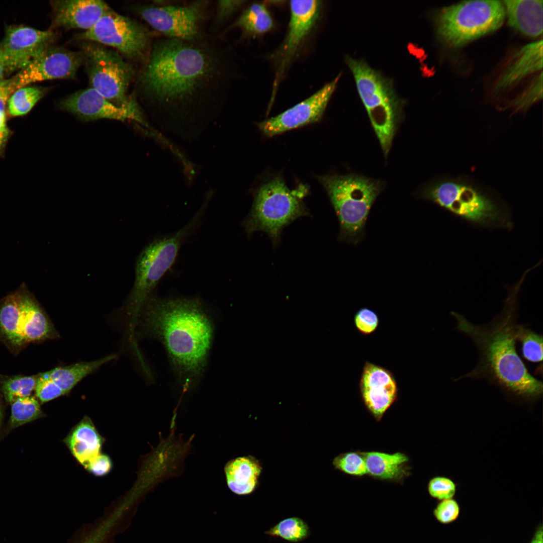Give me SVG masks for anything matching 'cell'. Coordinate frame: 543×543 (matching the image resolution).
<instances>
[{
	"label": "cell",
	"mask_w": 543,
	"mask_h": 543,
	"mask_svg": "<svg viewBox=\"0 0 543 543\" xmlns=\"http://www.w3.org/2000/svg\"><path fill=\"white\" fill-rule=\"evenodd\" d=\"M237 69L233 49L222 35L162 37L152 42L138 88L161 120H210L225 106Z\"/></svg>",
	"instance_id": "1"
},
{
	"label": "cell",
	"mask_w": 543,
	"mask_h": 543,
	"mask_svg": "<svg viewBox=\"0 0 543 543\" xmlns=\"http://www.w3.org/2000/svg\"><path fill=\"white\" fill-rule=\"evenodd\" d=\"M524 276L509 291L500 312L487 324H474L463 315L451 312L457 329L471 339L479 354L475 368L454 379V382L484 380L510 395L527 400L541 395L542 382L529 373L516 349L518 297Z\"/></svg>",
	"instance_id": "2"
},
{
	"label": "cell",
	"mask_w": 543,
	"mask_h": 543,
	"mask_svg": "<svg viewBox=\"0 0 543 543\" xmlns=\"http://www.w3.org/2000/svg\"><path fill=\"white\" fill-rule=\"evenodd\" d=\"M141 316L143 331L162 343L184 390L196 387L204 373L214 334L203 303L196 298L152 297Z\"/></svg>",
	"instance_id": "3"
},
{
	"label": "cell",
	"mask_w": 543,
	"mask_h": 543,
	"mask_svg": "<svg viewBox=\"0 0 543 543\" xmlns=\"http://www.w3.org/2000/svg\"><path fill=\"white\" fill-rule=\"evenodd\" d=\"M197 215L187 225L169 235L156 239L147 245L138 257L135 279L126 302L129 339L137 345L135 330L143 311L160 279L171 267L182 244L198 222Z\"/></svg>",
	"instance_id": "4"
},
{
	"label": "cell",
	"mask_w": 543,
	"mask_h": 543,
	"mask_svg": "<svg viewBox=\"0 0 543 543\" xmlns=\"http://www.w3.org/2000/svg\"><path fill=\"white\" fill-rule=\"evenodd\" d=\"M346 63L353 75L358 95L383 153L387 156L402 117L403 101L396 92L392 81L365 61L346 56Z\"/></svg>",
	"instance_id": "5"
},
{
	"label": "cell",
	"mask_w": 543,
	"mask_h": 543,
	"mask_svg": "<svg viewBox=\"0 0 543 543\" xmlns=\"http://www.w3.org/2000/svg\"><path fill=\"white\" fill-rule=\"evenodd\" d=\"M317 178L326 190L339 220V240L356 244L364 237L368 215L382 184L354 174Z\"/></svg>",
	"instance_id": "6"
},
{
	"label": "cell",
	"mask_w": 543,
	"mask_h": 543,
	"mask_svg": "<svg viewBox=\"0 0 543 543\" xmlns=\"http://www.w3.org/2000/svg\"><path fill=\"white\" fill-rule=\"evenodd\" d=\"M421 197L475 225L508 228L512 221L498 201L470 182L445 178L427 186Z\"/></svg>",
	"instance_id": "7"
},
{
	"label": "cell",
	"mask_w": 543,
	"mask_h": 543,
	"mask_svg": "<svg viewBox=\"0 0 543 543\" xmlns=\"http://www.w3.org/2000/svg\"><path fill=\"white\" fill-rule=\"evenodd\" d=\"M47 314L23 284L0 299V340L13 351L59 337Z\"/></svg>",
	"instance_id": "8"
},
{
	"label": "cell",
	"mask_w": 543,
	"mask_h": 543,
	"mask_svg": "<svg viewBox=\"0 0 543 543\" xmlns=\"http://www.w3.org/2000/svg\"><path fill=\"white\" fill-rule=\"evenodd\" d=\"M505 15L502 1H464L443 8L437 13L436 32L444 44L459 48L498 30Z\"/></svg>",
	"instance_id": "9"
},
{
	"label": "cell",
	"mask_w": 543,
	"mask_h": 543,
	"mask_svg": "<svg viewBox=\"0 0 543 543\" xmlns=\"http://www.w3.org/2000/svg\"><path fill=\"white\" fill-rule=\"evenodd\" d=\"M306 193L302 188L291 191L280 176L263 184L258 190L251 212L243 222L247 234L264 231L277 244L286 226L308 214L302 200Z\"/></svg>",
	"instance_id": "10"
},
{
	"label": "cell",
	"mask_w": 543,
	"mask_h": 543,
	"mask_svg": "<svg viewBox=\"0 0 543 543\" xmlns=\"http://www.w3.org/2000/svg\"><path fill=\"white\" fill-rule=\"evenodd\" d=\"M80 51L90 87L117 106L139 105L134 95L128 94L134 70L119 53L89 41L82 43Z\"/></svg>",
	"instance_id": "11"
},
{
	"label": "cell",
	"mask_w": 543,
	"mask_h": 543,
	"mask_svg": "<svg viewBox=\"0 0 543 543\" xmlns=\"http://www.w3.org/2000/svg\"><path fill=\"white\" fill-rule=\"evenodd\" d=\"M78 37L115 48L125 57L144 62L152 44L150 33L144 26L110 7L92 28Z\"/></svg>",
	"instance_id": "12"
},
{
	"label": "cell",
	"mask_w": 543,
	"mask_h": 543,
	"mask_svg": "<svg viewBox=\"0 0 543 543\" xmlns=\"http://www.w3.org/2000/svg\"><path fill=\"white\" fill-rule=\"evenodd\" d=\"M209 1L186 4H154L137 6L136 12L153 29L169 38L193 40L203 35Z\"/></svg>",
	"instance_id": "13"
},
{
	"label": "cell",
	"mask_w": 543,
	"mask_h": 543,
	"mask_svg": "<svg viewBox=\"0 0 543 543\" xmlns=\"http://www.w3.org/2000/svg\"><path fill=\"white\" fill-rule=\"evenodd\" d=\"M81 51L50 46L27 66L9 79L14 92L31 83L55 79H74L82 64Z\"/></svg>",
	"instance_id": "14"
},
{
	"label": "cell",
	"mask_w": 543,
	"mask_h": 543,
	"mask_svg": "<svg viewBox=\"0 0 543 543\" xmlns=\"http://www.w3.org/2000/svg\"><path fill=\"white\" fill-rule=\"evenodd\" d=\"M322 7L319 1H291L286 36L276 52V74L273 96L287 68L315 26Z\"/></svg>",
	"instance_id": "15"
},
{
	"label": "cell",
	"mask_w": 543,
	"mask_h": 543,
	"mask_svg": "<svg viewBox=\"0 0 543 543\" xmlns=\"http://www.w3.org/2000/svg\"><path fill=\"white\" fill-rule=\"evenodd\" d=\"M338 75L312 96L279 115L258 123L261 133L273 137L321 120L339 80Z\"/></svg>",
	"instance_id": "16"
},
{
	"label": "cell",
	"mask_w": 543,
	"mask_h": 543,
	"mask_svg": "<svg viewBox=\"0 0 543 543\" xmlns=\"http://www.w3.org/2000/svg\"><path fill=\"white\" fill-rule=\"evenodd\" d=\"M50 30L42 31L25 26L7 28L0 46L9 73L21 70L51 46L55 38Z\"/></svg>",
	"instance_id": "17"
},
{
	"label": "cell",
	"mask_w": 543,
	"mask_h": 543,
	"mask_svg": "<svg viewBox=\"0 0 543 543\" xmlns=\"http://www.w3.org/2000/svg\"><path fill=\"white\" fill-rule=\"evenodd\" d=\"M58 107L83 121L102 119L122 121L133 120L142 124L144 121L139 105L131 108L117 106L91 87L64 97L59 102Z\"/></svg>",
	"instance_id": "18"
},
{
	"label": "cell",
	"mask_w": 543,
	"mask_h": 543,
	"mask_svg": "<svg viewBox=\"0 0 543 543\" xmlns=\"http://www.w3.org/2000/svg\"><path fill=\"white\" fill-rule=\"evenodd\" d=\"M359 387L365 405L379 418L394 402L398 391L393 374L369 361H366L364 365Z\"/></svg>",
	"instance_id": "19"
},
{
	"label": "cell",
	"mask_w": 543,
	"mask_h": 543,
	"mask_svg": "<svg viewBox=\"0 0 543 543\" xmlns=\"http://www.w3.org/2000/svg\"><path fill=\"white\" fill-rule=\"evenodd\" d=\"M53 25L65 29L92 28L110 7L100 0L52 1Z\"/></svg>",
	"instance_id": "20"
},
{
	"label": "cell",
	"mask_w": 543,
	"mask_h": 543,
	"mask_svg": "<svg viewBox=\"0 0 543 543\" xmlns=\"http://www.w3.org/2000/svg\"><path fill=\"white\" fill-rule=\"evenodd\" d=\"M63 441L76 461L86 469L90 462L101 453L104 438L90 418L85 416L72 428Z\"/></svg>",
	"instance_id": "21"
},
{
	"label": "cell",
	"mask_w": 543,
	"mask_h": 543,
	"mask_svg": "<svg viewBox=\"0 0 543 543\" xmlns=\"http://www.w3.org/2000/svg\"><path fill=\"white\" fill-rule=\"evenodd\" d=\"M503 3L508 24L512 28L531 38L542 34V0L504 1Z\"/></svg>",
	"instance_id": "22"
},
{
	"label": "cell",
	"mask_w": 543,
	"mask_h": 543,
	"mask_svg": "<svg viewBox=\"0 0 543 543\" xmlns=\"http://www.w3.org/2000/svg\"><path fill=\"white\" fill-rule=\"evenodd\" d=\"M262 471L261 463L254 457L247 456L233 459L225 467L227 485L236 494H251L258 486Z\"/></svg>",
	"instance_id": "23"
},
{
	"label": "cell",
	"mask_w": 543,
	"mask_h": 543,
	"mask_svg": "<svg viewBox=\"0 0 543 543\" xmlns=\"http://www.w3.org/2000/svg\"><path fill=\"white\" fill-rule=\"evenodd\" d=\"M542 67V41L522 47L500 77L497 87L504 89L520 81Z\"/></svg>",
	"instance_id": "24"
},
{
	"label": "cell",
	"mask_w": 543,
	"mask_h": 543,
	"mask_svg": "<svg viewBox=\"0 0 543 543\" xmlns=\"http://www.w3.org/2000/svg\"><path fill=\"white\" fill-rule=\"evenodd\" d=\"M367 474L385 480H398L406 474L407 456L400 452L390 454L371 451L364 455Z\"/></svg>",
	"instance_id": "25"
},
{
	"label": "cell",
	"mask_w": 543,
	"mask_h": 543,
	"mask_svg": "<svg viewBox=\"0 0 543 543\" xmlns=\"http://www.w3.org/2000/svg\"><path fill=\"white\" fill-rule=\"evenodd\" d=\"M116 356V354H113L91 361L56 367L47 373L65 395L83 378L105 364L114 359Z\"/></svg>",
	"instance_id": "26"
},
{
	"label": "cell",
	"mask_w": 543,
	"mask_h": 543,
	"mask_svg": "<svg viewBox=\"0 0 543 543\" xmlns=\"http://www.w3.org/2000/svg\"><path fill=\"white\" fill-rule=\"evenodd\" d=\"M273 26V19L266 7L255 3L248 7L226 31L239 28L245 35L256 36L268 32Z\"/></svg>",
	"instance_id": "27"
},
{
	"label": "cell",
	"mask_w": 543,
	"mask_h": 543,
	"mask_svg": "<svg viewBox=\"0 0 543 543\" xmlns=\"http://www.w3.org/2000/svg\"><path fill=\"white\" fill-rule=\"evenodd\" d=\"M46 89L36 86H26L16 90L10 97L7 112L11 117L26 115L44 96Z\"/></svg>",
	"instance_id": "28"
},
{
	"label": "cell",
	"mask_w": 543,
	"mask_h": 543,
	"mask_svg": "<svg viewBox=\"0 0 543 543\" xmlns=\"http://www.w3.org/2000/svg\"><path fill=\"white\" fill-rule=\"evenodd\" d=\"M517 342H520L523 358L529 362L542 363V336L523 324H518Z\"/></svg>",
	"instance_id": "29"
},
{
	"label": "cell",
	"mask_w": 543,
	"mask_h": 543,
	"mask_svg": "<svg viewBox=\"0 0 543 543\" xmlns=\"http://www.w3.org/2000/svg\"><path fill=\"white\" fill-rule=\"evenodd\" d=\"M11 404L10 424L12 427L32 421L41 415L40 404L34 396L19 398Z\"/></svg>",
	"instance_id": "30"
},
{
	"label": "cell",
	"mask_w": 543,
	"mask_h": 543,
	"mask_svg": "<svg viewBox=\"0 0 543 543\" xmlns=\"http://www.w3.org/2000/svg\"><path fill=\"white\" fill-rule=\"evenodd\" d=\"M265 533L273 536H279L290 541L298 542L307 537L309 534V529L303 520L293 517L281 521Z\"/></svg>",
	"instance_id": "31"
},
{
	"label": "cell",
	"mask_w": 543,
	"mask_h": 543,
	"mask_svg": "<svg viewBox=\"0 0 543 543\" xmlns=\"http://www.w3.org/2000/svg\"><path fill=\"white\" fill-rule=\"evenodd\" d=\"M37 376H16L5 381L2 391L6 401L12 403L15 400L31 396L35 390Z\"/></svg>",
	"instance_id": "32"
},
{
	"label": "cell",
	"mask_w": 543,
	"mask_h": 543,
	"mask_svg": "<svg viewBox=\"0 0 543 543\" xmlns=\"http://www.w3.org/2000/svg\"><path fill=\"white\" fill-rule=\"evenodd\" d=\"M332 464L336 469L348 475L362 476L367 474L364 455L358 453L340 454L333 460Z\"/></svg>",
	"instance_id": "33"
},
{
	"label": "cell",
	"mask_w": 543,
	"mask_h": 543,
	"mask_svg": "<svg viewBox=\"0 0 543 543\" xmlns=\"http://www.w3.org/2000/svg\"><path fill=\"white\" fill-rule=\"evenodd\" d=\"M245 1L229 0L218 1L216 4V9L213 22L211 24L210 34H216L229 19L242 7Z\"/></svg>",
	"instance_id": "34"
},
{
	"label": "cell",
	"mask_w": 543,
	"mask_h": 543,
	"mask_svg": "<svg viewBox=\"0 0 543 543\" xmlns=\"http://www.w3.org/2000/svg\"><path fill=\"white\" fill-rule=\"evenodd\" d=\"M37 397L45 403L65 395L63 391L49 377L47 372L37 376L35 389Z\"/></svg>",
	"instance_id": "35"
},
{
	"label": "cell",
	"mask_w": 543,
	"mask_h": 543,
	"mask_svg": "<svg viewBox=\"0 0 543 543\" xmlns=\"http://www.w3.org/2000/svg\"><path fill=\"white\" fill-rule=\"evenodd\" d=\"M430 495L440 500L452 498L456 491V486L450 479L442 476L432 478L428 485Z\"/></svg>",
	"instance_id": "36"
},
{
	"label": "cell",
	"mask_w": 543,
	"mask_h": 543,
	"mask_svg": "<svg viewBox=\"0 0 543 543\" xmlns=\"http://www.w3.org/2000/svg\"><path fill=\"white\" fill-rule=\"evenodd\" d=\"M354 323L360 333L368 335L376 330L379 326V318L374 311L364 307L358 309L355 313Z\"/></svg>",
	"instance_id": "37"
},
{
	"label": "cell",
	"mask_w": 543,
	"mask_h": 543,
	"mask_svg": "<svg viewBox=\"0 0 543 543\" xmlns=\"http://www.w3.org/2000/svg\"><path fill=\"white\" fill-rule=\"evenodd\" d=\"M460 513L457 502L452 498L442 500L433 511L436 519L440 523L446 524L456 520Z\"/></svg>",
	"instance_id": "38"
},
{
	"label": "cell",
	"mask_w": 543,
	"mask_h": 543,
	"mask_svg": "<svg viewBox=\"0 0 543 543\" xmlns=\"http://www.w3.org/2000/svg\"><path fill=\"white\" fill-rule=\"evenodd\" d=\"M542 73L535 83V86L530 89L528 92L525 93L519 98L514 101L512 104L513 108L516 111H523L526 109L532 104L537 100L542 98V93H539V90H542Z\"/></svg>",
	"instance_id": "39"
},
{
	"label": "cell",
	"mask_w": 543,
	"mask_h": 543,
	"mask_svg": "<svg viewBox=\"0 0 543 543\" xmlns=\"http://www.w3.org/2000/svg\"><path fill=\"white\" fill-rule=\"evenodd\" d=\"M112 462L107 455L100 454L89 464L86 470L93 475L101 477L108 474L112 470Z\"/></svg>",
	"instance_id": "40"
},
{
	"label": "cell",
	"mask_w": 543,
	"mask_h": 543,
	"mask_svg": "<svg viewBox=\"0 0 543 543\" xmlns=\"http://www.w3.org/2000/svg\"><path fill=\"white\" fill-rule=\"evenodd\" d=\"M9 79L5 80L0 86V131L9 130L6 123V109L8 100L14 93Z\"/></svg>",
	"instance_id": "41"
},
{
	"label": "cell",
	"mask_w": 543,
	"mask_h": 543,
	"mask_svg": "<svg viewBox=\"0 0 543 543\" xmlns=\"http://www.w3.org/2000/svg\"><path fill=\"white\" fill-rule=\"evenodd\" d=\"M9 130L0 131V154L3 152L10 136Z\"/></svg>",
	"instance_id": "42"
},
{
	"label": "cell",
	"mask_w": 543,
	"mask_h": 543,
	"mask_svg": "<svg viewBox=\"0 0 543 543\" xmlns=\"http://www.w3.org/2000/svg\"><path fill=\"white\" fill-rule=\"evenodd\" d=\"M6 72V67L4 55L0 47V82L4 80V77Z\"/></svg>",
	"instance_id": "43"
},
{
	"label": "cell",
	"mask_w": 543,
	"mask_h": 543,
	"mask_svg": "<svg viewBox=\"0 0 543 543\" xmlns=\"http://www.w3.org/2000/svg\"><path fill=\"white\" fill-rule=\"evenodd\" d=\"M542 530L541 527L537 531L531 543H542Z\"/></svg>",
	"instance_id": "44"
},
{
	"label": "cell",
	"mask_w": 543,
	"mask_h": 543,
	"mask_svg": "<svg viewBox=\"0 0 543 543\" xmlns=\"http://www.w3.org/2000/svg\"><path fill=\"white\" fill-rule=\"evenodd\" d=\"M4 80L0 82V86L3 83Z\"/></svg>",
	"instance_id": "45"
},
{
	"label": "cell",
	"mask_w": 543,
	"mask_h": 543,
	"mask_svg": "<svg viewBox=\"0 0 543 543\" xmlns=\"http://www.w3.org/2000/svg\"><path fill=\"white\" fill-rule=\"evenodd\" d=\"M0 420H1V413H0Z\"/></svg>",
	"instance_id": "46"
}]
</instances>
